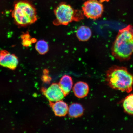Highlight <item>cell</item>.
<instances>
[{
    "instance_id": "1",
    "label": "cell",
    "mask_w": 133,
    "mask_h": 133,
    "mask_svg": "<svg viewBox=\"0 0 133 133\" xmlns=\"http://www.w3.org/2000/svg\"><path fill=\"white\" fill-rule=\"evenodd\" d=\"M113 56L120 61L127 60L133 54V29L130 26L120 30L112 48Z\"/></svg>"
},
{
    "instance_id": "2",
    "label": "cell",
    "mask_w": 133,
    "mask_h": 133,
    "mask_svg": "<svg viewBox=\"0 0 133 133\" xmlns=\"http://www.w3.org/2000/svg\"><path fill=\"white\" fill-rule=\"evenodd\" d=\"M106 81L112 89L129 93L132 90L133 76L123 66L111 67L106 72Z\"/></svg>"
},
{
    "instance_id": "3",
    "label": "cell",
    "mask_w": 133,
    "mask_h": 133,
    "mask_svg": "<svg viewBox=\"0 0 133 133\" xmlns=\"http://www.w3.org/2000/svg\"><path fill=\"white\" fill-rule=\"evenodd\" d=\"M12 15L16 24L21 26L32 24L37 20L35 8L25 0H21L15 3Z\"/></svg>"
},
{
    "instance_id": "4",
    "label": "cell",
    "mask_w": 133,
    "mask_h": 133,
    "mask_svg": "<svg viewBox=\"0 0 133 133\" xmlns=\"http://www.w3.org/2000/svg\"><path fill=\"white\" fill-rule=\"evenodd\" d=\"M81 12L75 10L69 4L61 3L54 10L56 18L54 24L67 25L73 21H81L84 17V15Z\"/></svg>"
},
{
    "instance_id": "5",
    "label": "cell",
    "mask_w": 133,
    "mask_h": 133,
    "mask_svg": "<svg viewBox=\"0 0 133 133\" xmlns=\"http://www.w3.org/2000/svg\"><path fill=\"white\" fill-rule=\"evenodd\" d=\"M82 11L84 15L88 19L95 20L102 15L103 6L97 0H87L83 5Z\"/></svg>"
},
{
    "instance_id": "6",
    "label": "cell",
    "mask_w": 133,
    "mask_h": 133,
    "mask_svg": "<svg viewBox=\"0 0 133 133\" xmlns=\"http://www.w3.org/2000/svg\"><path fill=\"white\" fill-rule=\"evenodd\" d=\"M18 64L19 59L15 55L5 50L0 51V66L14 70Z\"/></svg>"
},
{
    "instance_id": "7",
    "label": "cell",
    "mask_w": 133,
    "mask_h": 133,
    "mask_svg": "<svg viewBox=\"0 0 133 133\" xmlns=\"http://www.w3.org/2000/svg\"><path fill=\"white\" fill-rule=\"evenodd\" d=\"M45 95L50 101H61L65 96L59 84L54 83L44 91Z\"/></svg>"
},
{
    "instance_id": "8",
    "label": "cell",
    "mask_w": 133,
    "mask_h": 133,
    "mask_svg": "<svg viewBox=\"0 0 133 133\" xmlns=\"http://www.w3.org/2000/svg\"><path fill=\"white\" fill-rule=\"evenodd\" d=\"M73 91L76 97L84 98L87 95L89 91V86L86 83L80 81L76 83L73 88Z\"/></svg>"
},
{
    "instance_id": "9",
    "label": "cell",
    "mask_w": 133,
    "mask_h": 133,
    "mask_svg": "<svg viewBox=\"0 0 133 133\" xmlns=\"http://www.w3.org/2000/svg\"><path fill=\"white\" fill-rule=\"evenodd\" d=\"M52 108L54 114L58 116H64L68 112L69 107L67 104L61 100L56 101L52 104Z\"/></svg>"
},
{
    "instance_id": "10",
    "label": "cell",
    "mask_w": 133,
    "mask_h": 133,
    "mask_svg": "<svg viewBox=\"0 0 133 133\" xmlns=\"http://www.w3.org/2000/svg\"><path fill=\"white\" fill-rule=\"evenodd\" d=\"M92 32L89 27L85 26H80L76 31V37L79 41L84 42L90 39Z\"/></svg>"
},
{
    "instance_id": "11",
    "label": "cell",
    "mask_w": 133,
    "mask_h": 133,
    "mask_svg": "<svg viewBox=\"0 0 133 133\" xmlns=\"http://www.w3.org/2000/svg\"><path fill=\"white\" fill-rule=\"evenodd\" d=\"M59 85L65 96L70 92L73 86L72 78L69 76L65 75L60 80Z\"/></svg>"
},
{
    "instance_id": "12",
    "label": "cell",
    "mask_w": 133,
    "mask_h": 133,
    "mask_svg": "<svg viewBox=\"0 0 133 133\" xmlns=\"http://www.w3.org/2000/svg\"><path fill=\"white\" fill-rule=\"evenodd\" d=\"M84 109L82 105L78 103L71 104L69 108L68 112L69 115L72 117L76 118L82 115Z\"/></svg>"
},
{
    "instance_id": "13",
    "label": "cell",
    "mask_w": 133,
    "mask_h": 133,
    "mask_svg": "<svg viewBox=\"0 0 133 133\" xmlns=\"http://www.w3.org/2000/svg\"><path fill=\"white\" fill-rule=\"evenodd\" d=\"M123 106L126 113L133 115V94H130L125 98Z\"/></svg>"
},
{
    "instance_id": "14",
    "label": "cell",
    "mask_w": 133,
    "mask_h": 133,
    "mask_svg": "<svg viewBox=\"0 0 133 133\" xmlns=\"http://www.w3.org/2000/svg\"><path fill=\"white\" fill-rule=\"evenodd\" d=\"M35 49L39 54L44 55L46 54L49 51V46L46 41L41 40L36 42Z\"/></svg>"
},
{
    "instance_id": "15",
    "label": "cell",
    "mask_w": 133,
    "mask_h": 133,
    "mask_svg": "<svg viewBox=\"0 0 133 133\" xmlns=\"http://www.w3.org/2000/svg\"><path fill=\"white\" fill-rule=\"evenodd\" d=\"M22 45L25 47H28L32 44L31 39L30 38L28 39H22Z\"/></svg>"
}]
</instances>
